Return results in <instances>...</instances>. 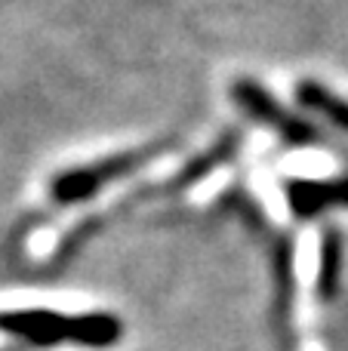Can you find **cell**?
I'll use <instances>...</instances> for the list:
<instances>
[{"instance_id":"cell-1","label":"cell","mask_w":348,"mask_h":351,"mask_svg":"<svg viewBox=\"0 0 348 351\" xmlns=\"http://www.w3.org/2000/svg\"><path fill=\"white\" fill-rule=\"evenodd\" d=\"M0 327L6 333L25 336L37 346L53 342H80V346H111L121 339V321L108 315H86L68 317L53 311H12L0 317Z\"/></svg>"},{"instance_id":"cell-5","label":"cell","mask_w":348,"mask_h":351,"mask_svg":"<svg viewBox=\"0 0 348 351\" xmlns=\"http://www.w3.org/2000/svg\"><path fill=\"white\" fill-rule=\"evenodd\" d=\"M296 99H299L306 108L324 114L333 127L348 133V102L343 96H336V93H330L324 84H318V80H302V84L296 86Z\"/></svg>"},{"instance_id":"cell-3","label":"cell","mask_w":348,"mask_h":351,"mask_svg":"<svg viewBox=\"0 0 348 351\" xmlns=\"http://www.w3.org/2000/svg\"><path fill=\"white\" fill-rule=\"evenodd\" d=\"M154 148L148 152H129V154H121V158H108L102 164H92V167H80V170H71L65 176H55L53 182V197L59 204H71V200H84L90 194H96L105 182L117 179V176L136 170V167L145 160V154H151Z\"/></svg>"},{"instance_id":"cell-2","label":"cell","mask_w":348,"mask_h":351,"mask_svg":"<svg viewBox=\"0 0 348 351\" xmlns=\"http://www.w3.org/2000/svg\"><path fill=\"white\" fill-rule=\"evenodd\" d=\"M232 99H238V105L247 114L256 117L265 127H271L281 139H287L290 145H318V142H324L318 130L302 123L299 117L290 114V111H284L281 105L259 84H253V80H238V84H232Z\"/></svg>"},{"instance_id":"cell-4","label":"cell","mask_w":348,"mask_h":351,"mask_svg":"<svg viewBox=\"0 0 348 351\" xmlns=\"http://www.w3.org/2000/svg\"><path fill=\"white\" fill-rule=\"evenodd\" d=\"M290 204L299 216H314L333 204L348 206V179L339 182H293L290 185Z\"/></svg>"}]
</instances>
